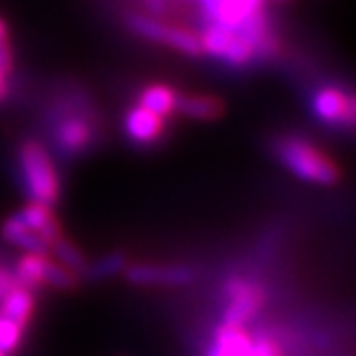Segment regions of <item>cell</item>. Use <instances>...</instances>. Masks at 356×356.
<instances>
[{
	"instance_id": "cell-1",
	"label": "cell",
	"mask_w": 356,
	"mask_h": 356,
	"mask_svg": "<svg viewBox=\"0 0 356 356\" xmlns=\"http://www.w3.org/2000/svg\"><path fill=\"white\" fill-rule=\"evenodd\" d=\"M211 24L243 35L256 49V56L273 54V39L264 17V0H200Z\"/></svg>"
},
{
	"instance_id": "cell-2",
	"label": "cell",
	"mask_w": 356,
	"mask_h": 356,
	"mask_svg": "<svg viewBox=\"0 0 356 356\" xmlns=\"http://www.w3.org/2000/svg\"><path fill=\"white\" fill-rule=\"evenodd\" d=\"M275 155L300 181L316 185H335L339 181V170L326 155L300 138L288 136L275 142Z\"/></svg>"
},
{
	"instance_id": "cell-3",
	"label": "cell",
	"mask_w": 356,
	"mask_h": 356,
	"mask_svg": "<svg viewBox=\"0 0 356 356\" xmlns=\"http://www.w3.org/2000/svg\"><path fill=\"white\" fill-rule=\"evenodd\" d=\"M19 172L35 204L47 207V209L56 204L58 193H60V183H58L56 170L52 165V159L47 157L45 148L39 142L29 140L19 146Z\"/></svg>"
},
{
	"instance_id": "cell-4",
	"label": "cell",
	"mask_w": 356,
	"mask_h": 356,
	"mask_svg": "<svg viewBox=\"0 0 356 356\" xmlns=\"http://www.w3.org/2000/svg\"><path fill=\"white\" fill-rule=\"evenodd\" d=\"M127 24L131 26V31H136L140 37L150 39L155 43L161 45H170L172 49H178L187 56H200L204 54L202 52V43L200 37L185 31V29H178V26H170V24L159 22L157 17H148V15H129L127 17Z\"/></svg>"
},
{
	"instance_id": "cell-5",
	"label": "cell",
	"mask_w": 356,
	"mask_h": 356,
	"mask_svg": "<svg viewBox=\"0 0 356 356\" xmlns=\"http://www.w3.org/2000/svg\"><path fill=\"white\" fill-rule=\"evenodd\" d=\"M124 277L136 286H185L193 282L195 273L189 266L131 264L124 268Z\"/></svg>"
},
{
	"instance_id": "cell-6",
	"label": "cell",
	"mask_w": 356,
	"mask_h": 356,
	"mask_svg": "<svg viewBox=\"0 0 356 356\" xmlns=\"http://www.w3.org/2000/svg\"><path fill=\"white\" fill-rule=\"evenodd\" d=\"M230 305L225 309V326H243L249 322L264 302V294L247 282H236L227 286Z\"/></svg>"
},
{
	"instance_id": "cell-7",
	"label": "cell",
	"mask_w": 356,
	"mask_h": 356,
	"mask_svg": "<svg viewBox=\"0 0 356 356\" xmlns=\"http://www.w3.org/2000/svg\"><path fill=\"white\" fill-rule=\"evenodd\" d=\"M314 112L326 124H354V99L339 88H322L314 97Z\"/></svg>"
},
{
	"instance_id": "cell-8",
	"label": "cell",
	"mask_w": 356,
	"mask_h": 356,
	"mask_svg": "<svg viewBox=\"0 0 356 356\" xmlns=\"http://www.w3.org/2000/svg\"><path fill=\"white\" fill-rule=\"evenodd\" d=\"M13 217L24 227H26V230L41 236L49 245H52L60 236V225H58V221L54 219L52 211H49L47 207H41V204H35V202H33V204H29L26 209H22Z\"/></svg>"
},
{
	"instance_id": "cell-9",
	"label": "cell",
	"mask_w": 356,
	"mask_h": 356,
	"mask_svg": "<svg viewBox=\"0 0 356 356\" xmlns=\"http://www.w3.org/2000/svg\"><path fill=\"white\" fill-rule=\"evenodd\" d=\"M124 131L136 144H152L163 134V118L146 112L144 108H136L124 118Z\"/></svg>"
},
{
	"instance_id": "cell-10",
	"label": "cell",
	"mask_w": 356,
	"mask_h": 356,
	"mask_svg": "<svg viewBox=\"0 0 356 356\" xmlns=\"http://www.w3.org/2000/svg\"><path fill=\"white\" fill-rule=\"evenodd\" d=\"M90 140H92V127L80 118H69L60 122L56 129V146L67 157L82 152L90 144Z\"/></svg>"
},
{
	"instance_id": "cell-11",
	"label": "cell",
	"mask_w": 356,
	"mask_h": 356,
	"mask_svg": "<svg viewBox=\"0 0 356 356\" xmlns=\"http://www.w3.org/2000/svg\"><path fill=\"white\" fill-rule=\"evenodd\" d=\"M251 339L241 326H225L219 328L217 339L209 352V356H249L251 354Z\"/></svg>"
},
{
	"instance_id": "cell-12",
	"label": "cell",
	"mask_w": 356,
	"mask_h": 356,
	"mask_svg": "<svg viewBox=\"0 0 356 356\" xmlns=\"http://www.w3.org/2000/svg\"><path fill=\"white\" fill-rule=\"evenodd\" d=\"M176 110L195 120H215L223 114V104L209 95H185L176 99Z\"/></svg>"
},
{
	"instance_id": "cell-13",
	"label": "cell",
	"mask_w": 356,
	"mask_h": 356,
	"mask_svg": "<svg viewBox=\"0 0 356 356\" xmlns=\"http://www.w3.org/2000/svg\"><path fill=\"white\" fill-rule=\"evenodd\" d=\"M33 314V294L31 290L15 286L11 292L3 296V307H0V316L19 324L22 328L26 326Z\"/></svg>"
},
{
	"instance_id": "cell-14",
	"label": "cell",
	"mask_w": 356,
	"mask_h": 356,
	"mask_svg": "<svg viewBox=\"0 0 356 356\" xmlns=\"http://www.w3.org/2000/svg\"><path fill=\"white\" fill-rule=\"evenodd\" d=\"M3 236L15 245V247H22L26 253H41V256H45V253L49 251V243L43 241L41 236L33 234L31 230H26L15 217H9L5 223H3Z\"/></svg>"
},
{
	"instance_id": "cell-15",
	"label": "cell",
	"mask_w": 356,
	"mask_h": 356,
	"mask_svg": "<svg viewBox=\"0 0 356 356\" xmlns=\"http://www.w3.org/2000/svg\"><path fill=\"white\" fill-rule=\"evenodd\" d=\"M176 99H178V95L170 86L155 84V86H148L140 95V108H144L146 112L163 118V116H170L176 110Z\"/></svg>"
},
{
	"instance_id": "cell-16",
	"label": "cell",
	"mask_w": 356,
	"mask_h": 356,
	"mask_svg": "<svg viewBox=\"0 0 356 356\" xmlns=\"http://www.w3.org/2000/svg\"><path fill=\"white\" fill-rule=\"evenodd\" d=\"M43 262H45V256L41 253H26L19 262H17V268H15V284L22 286V288H37L43 284Z\"/></svg>"
},
{
	"instance_id": "cell-17",
	"label": "cell",
	"mask_w": 356,
	"mask_h": 356,
	"mask_svg": "<svg viewBox=\"0 0 356 356\" xmlns=\"http://www.w3.org/2000/svg\"><path fill=\"white\" fill-rule=\"evenodd\" d=\"M124 268H127V258L120 251H112V253H106L104 258L86 264L82 268V277H86L88 282H97V279H108Z\"/></svg>"
},
{
	"instance_id": "cell-18",
	"label": "cell",
	"mask_w": 356,
	"mask_h": 356,
	"mask_svg": "<svg viewBox=\"0 0 356 356\" xmlns=\"http://www.w3.org/2000/svg\"><path fill=\"white\" fill-rule=\"evenodd\" d=\"M49 249H52L54 258L60 266H65L67 270L71 273H82V268L86 266V260L82 256V251L75 247L71 241H67L65 236H58L52 245H49Z\"/></svg>"
},
{
	"instance_id": "cell-19",
	"label": "cell",
	"mask_w": 356,
	"mask_h": 356,
	"mask_svg": "<svg viewBox=\"0 0 356 356\" xmlns=\"http://www.w3.org/2000/svg\"><path fill=\"white\" fill-rule=\"evenodd\" d=\"M43 284L52 286V288H58V290H71L78 286V275L67 270L65 266H60L58 262L54 260H47L43 262Z\"/></svg>"
},
{
	"instance_id": "cell-20",
	"label": "cell",
	"mask_w": 356,
	"mask_h": 356,
	"mask_svg": "<svg viewBox=\"0 0 356 356\" xmlns=\"http://www.w3.org/2000/svg\"><path fill=\"white\" fill-rule=\"evenodd\" d=\"M22 339V326L0 316V352H13Z\"/></svg>"
},
{
	"instance_id": "cell-21",
	"label": "cell",
	"mask_w": 356,
	"mask_h": 356,
	"mask_svg": "<svg viewBox=\"0 0 356 356\" xmlns=\"http://www.w3.org/2000/svg\"><path fill=\"white\" fill-rule=\"evenodd\" d=\"M11 67H13V54H11V47L5 39V41H0V71L7 75L11 71Z\"/></svg>"
},
{
	"instance_id": "cell-22",
	"label": "cell",
	"mask_w": 356,
	"mask_h": 356,
	"mask_svg": "<svg viewBox=\"0 0 356 356\" xmlns=\"http://www.w3.org/2000/svg\"><path fill=\"white\" fill-rule=\"evenodd\" d=\"M15 286H17V284H15V277H13V275H9L7 270L0 268V298H3L7 292H11Z\"/></svg>"
},
{
	"instance_id": "cell-23",
	"label": "cell",
	"mask_w": 356,
	"mask_h": 356,
	"mask_svg": "<svg viewBox=\"0 0 356 356\" xmlns=\"http://www.w3.org/2000/svg\"><path fill=\"white\" fill-rule=\"evenodd\" d=\"M144 3H146L148 11L155 13V15H161L168 9V0H144Z\"/></svg>"
},
{
	"instance_id": "cell-24",
	"label": "cell",
	"mask_w": 356,
	"mask_h": 356,
	"mask_svg": "<svg viewBox=\"0 0 356 356\" xmlns=\"http://www.w3.org/2000/svg\"><path fill=\"white\" fill-rule=\"evenodd\" d=\"M5 95H7V80H5V73L0 71V101L5 99Z\"/></svg>"
},
{
	"instance_id": "cell-25",
	"label": "cell",
	"mask_w": 356,
	"mask_h": 356,
	"mask_svg": "<svg viewBox=\"0 0 356 356\" xmlns=\"http://www.w3.org/2000/svg\"><path fill=\"white\" fill-rule=\"evenodd\" d=\"M7 39V26H5V22L0 19V41H5Z\"/></svg>"
},
{
	"instance_id": "cell-26",
	"label": "cell",
	"mask_w": 356,
	"mask_h": 356,
	"mask_svg": "<svg viewBox=\"0 0 356 356\" xmlns=\"http://www.w3.org/2000/svg\"><path fill=\"white\" fill-rule=\"evenodd\" d=\"M277 3H284V0H277Z\"/></svg>"
},
{
	"instance_id": "cell-27",
	"label": "cell",
	"mask_w": 356,
	"mask_h": 356,
	"mask_svg": "<svg viewBox=\"0 0 356 356\" xmlns=\"http://www.w3.org/2000/svg\"><path fill=\"white\" fill-rule=\"evenodd\" d=\"M0 356H5V354H3V352H0Z\"/></svg>"
}]
</instances>
